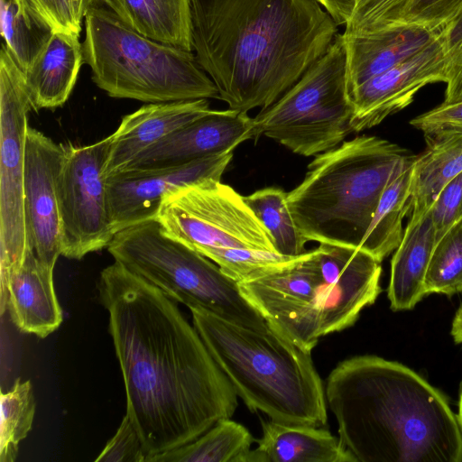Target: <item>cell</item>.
<instances>
[{
	"mask_svg": "<svg viewBox=\"0 0 462 462\" xmlns=\"http://www.w3.org/2000/svg\"><path fill=\"white\" fill-rule=\"evenodd\" d=\"M457 420L458 422V426L462 434V384L459 392V400H458V412L457 415Z\"/></svg>",
	"mask_w": 462,
	"mask_h": 462,
	"instance_id": "cell-42",
	"label": "cell"
},
{
	"mask_svg": "<svg viewBox=\"0 0 462 462\" xmlns=\"http://www.w3.org/2000/svg\"><path fill=\"white\" fill-rule=\"evenodd\" d=\"M447 81L444 52L439 38L430 46L370 79L350 93L353 132L379 125L387 116L408 106L428 84Z\"/></svg>",
	"mask_w": 462,
	"mask_h": 462,
	"instance_id": "cell-15",
	"label": "cell"
},
{
	"mask_svg": "<svg viewBox=\"0 0 462 462\" xmlns=\"http://www.w3.org/2000/svg\"><path fill=\"white\" fill-rule=\"evenodd\" d=\"M416 158L368 135L316 155L303 180L287 193L299 230L308 242L358 248L385 187Z\"/></svg>",
	"mask_w": 462,
	"mask_h": 462,
	"instance_id": "cell-6",
	"label": "cell"
},
{
	"mask_svg": "<svg viewBox=\"0 0 462 462\" xmlns=\"http://www.w3.org/2000/svg\"><path fill=\"white\" fill-rule=\"evenodd\" d=\"M28 23L52 32L79 34V27L72 14L69 0H14Z\"/></svg>",
	"mask_w": 462,
	"mask_h": 462,
	"instance_id": "cell-34",
	"label": "cell"
},
{
	"mask_svg": "<svg viewBox=\"0 0 462 462\" xmlns=\"http://www.w3.org/2000/svg\"><path fill=\"white\" fill-rule=\"evenodd\" d=\"M451 335L456 343H462V304L457 310L453 319Z\"/></svg>",
	"mask_w": 462,
	"mask_h": 462,
	"instance_id": "cell-41",
	"label": "cell"
},
{
	"mask_svg": "<svg viewBox=\"0 0 462 462\" xmlns=\"http://www.w3.org/2000/svg\"><path fill=\"white\" fill-rule=\"evenodd\" d=\"M410 124L421 131L424 136L462 133V102L451 105L441 103L415 116Z\"/></svg>",
	"mask_w": 462,
	"mask_h": 462,
	"instance_id": "cell-37",
	"label": "cell"
},
{
	"mask_svg": "<svg viewBox=\"0 0 462 462\" xmlns=\"http://www.w3.org/2000/svg\"><path fill=\"white\" fill-rule=\"evenodd\" d=\"M98 291L146 460L233 416L237 394L177 301L116 261Z\"/></svg>",
	"mask_w": 462,
	"mask_h": 462,
	"instance_id": "cell-1",
	"label": "cell"
},
{
	"mask_svg": "<svg viewBox=\"0 0 462 462\" xmlns=\"http://www.w3.org/2000/svg\"><path fill=\"white\" fill-rule=\"evenodd\" d=\"M73 17L77 24L82 28L85 14L91 3V0H69Z\"/></svg>",
	"mask_w": 462,
	"mask_h": 462,
	"instance_id": "cell-40",
	"label": "cell"
},
{
	"mask_svg": "<svg viewBox=\"0 0 462 462\" xmlns=\"http://www.w3.org/2000/svg\"><path fill=\"white\" fill-rule=\"evenodd\" d=\"M1 34L23 72L32 65L52 32L28 23L14 0H0Z\"/></svg>",
	"mask_w": 462,
	"mask_h": 462,
	"instance_id": "cell-30",
	"label": "cell"
},
{
	"mask_svg": "<svg viewBox=\"0 0 462 462\" xmlns=\"http://www.w3.org/2000/svg\"><path fill=\"white\" fill-rule=\"evenodd\" d=\"M24 74L5 43L0 51V300L30 249L23 211L28 115Z\"/></svg>",
	"mask_w": 462,
	"mask_h": 462,
	"instance_id": "cell-11",
	"label": "cell"
},
{
	"mask_svg": "<svg viewBox=\"0 0 462 462\" xmlns=\"http://www.w3.org/2000/svg\"><path fill=\"white\" fill-rule=\"evenodd\" d=\"M427 149L413 163L411 211L430 208L441 189L462 172V133L425 136Z\"/></svg>",
	"mask_w": 462,
	"mask_h": 462,
	"instance_id": "cell-24",
	"label": "cell"
},
{
	"mask_svg": "<svg viewBox=\"0 0 462 462\" xmlns=\"http://www.w3.org/2000/svg\"><path fill=\"white\" fill-rule=\"evenodd\" d=\"M435 245L430 208L411 211L391 262L388 299L393 310H411L427 295L424 280Z\"/></svg>",
	"mask_w": 462,
	"mask_h": 462,
	"instance_id": "cell-21",
	"label": "cell"
},
{
	"mask_svg": "<svg viewBox=\"0 0 462 462\" xmlns=\"http://www.w3.org/2000/svg\"><path fill=\"white\" fill-rule=\"evenodd\" d=\"M110 135L89 145L66 144L58 177L61 255L80 260L106 248L113 231L105 167Z\"/></svg>",
	"mask_w": 462,
	"mask_h": 462,
	"instance_id": "cell-12",
	"label": "cell"
},
{
	"mask_svg": "<svg viewBox=\"0 0 462 462\" xmlns=\"http://www.w3.org/2000/svg\"><path fill=\"white\" fill-rule=\"evenodd\" d=\"M106 248L116 262L189 310L201 309L256 330L268 327L236 282L208 257L167 236L156 219L118 231Z\"/></svg>",
	"mask_w": 462,
	"mask_h": 462,
	"instance_id": "cell-8",
	"label": "cell"
},
{
	"mask_svg": "<svg viewBox=\"0 0 462 462\" xmlns=\"http://www.w3.org/2000/svg\"><path fill=\"white\" fill-rule=\"evenodd\" d=\"M441 43L447 67L446 91L442 104L462 102V8L440 26Z\"/></svg>",
	"mask_w": 462,
	"mask_h": 462,
	"instance_id": "cell-33",
	"label": "cell"
},
{
	"mask_svg": "<svg viewBox=\"0 0 462 462\" xmlns=\"http://www.w3.org/2000/svg\"><path fill=\"white\" fill-rule=\"evenodd\" d=\"M426 294L462 291V219L436 244L424 280Z\"/></svg>",
	"mask_w": 462,
	"mask_h": 462,
	"instance_id": "cell-29",
	"label": "cell"
},
{
	"mask_svg": "<svg viewBox=\"0 0 462 462\" xmlns=\"http://www.w3.org/2000/svg\"><path fill=\"white\" fill-rule=\"evenodd\" d=\"M326 399L338 437L360 462H462V434L446 396L409 367L375 356L340 362Z\"/></svg>",
	"mask_w": 462,
	"mask_h": 462,
	"instance_id": "cell-3",
	"label": "cell"
},
{
	"mask_svg": "<svg viewBox=\"0 0 462 462\" xmlns=\"http://www.w3.org/2000/svg\"><path fill=\"white\" fill-rule=\"evenodd\" d=\"M263 436L247 462H357L339 437L321 427L261 420Z\"/></svg>",
	"mask_w": 462,
	"mask_h": 462,
	"instance_id": "cell-22",
	"label": "cell"
},
{
	"mask_svg": "<svg viewBox=\"0 0 462 462\" xmlns=\"http://www.w3.org/2000/svg\"><path fill=\"white\" fill-rule=\"evenodd\" d=\"M90 5L107 8L148 38L192 51L190 0H91Z\"/></svg>",
	"mask_w": 462,
	"mask_h": 462,
	"instance_id": "cell-23",
	"label": "cell"
},
{
	"mask_svg": "<svg viewBox=\"0 0 462 462\" xmlns=\"http://www.w3.org/2000/svg\"><path fill=\"white\" fill-rule=\"evenodd\" d=\"M83 61L79 34L52 32L24 79L32 109H55L69 99Z\"/></svg>",
	"mask_w": 462,
	"mask_h": 462,
	"instance_id": "cell-20",
	"label": "cell"
},
{
	"mask_svg": "<svg viewBox=\"0 0 462 462\" xmlns=\"http://www.w3.org/2000/svg\"><path fill=\"white\" fill-rule=\"evenodd\" d=\"M413 163L385 187L358 247L380 263L398 247L402 239V219L411 209Z\"/></svg>",
	"mask_w": 462,
	"mask_h": 462,
	"instance_id": "cell-25",
	"label": "cell"
},
{
	"mask_svg": "<svg viewBox=\"0 0 462 462\" xmlns=\"http://www.w3.org/2000/svg\"><path fill=\"white\" fill-rule=\"evenodd\" d=\"M345 40L338 33L326 53L254 120V135L271 138L302 156L339 145L352 133Z\"/></svg>",
	"mask_w": 462,
	"mask_h": 462,
	"instance_id": "cell-9",
	"label": "cell"
},
{
	"mask_svg": "<svg viewBox=\"0 0 462 462\" xmlns=\"http://www.w3.org/2000/svg\"><path fill=\"white\" fill-rule=\"evenodd\" d=\"M440 27L402 22L370 34L344 35L346 86L350 93L370 79L393 68L434 42Z\"/></svg>",
	"mask_w": 462,
	"mask_h": 462,
	"instance_id": "cell-18",
	"label": "cell"
},
{
	"mask_svg": "<svg viewBox=\"0 0 462 462\" xmlns=\"http://www.w3.org/2000/svg\"><path fill=\"white\" fill-rule=\"evenodd\" d=\"M462 8V0H411L404 22L439 28Z\"/></svg>",
	"mask_w": 462,
	"mask_h": 462,
	"instance_id": "cell-38",
	"label": "cell"
},
{
	"mask_svg": "<svg viewBox=\"0 0 462 462\" xmlns=\"http://www.w3.org/2000/svg\"><path fill=\"white\" fill-rule=\"evenodd\" d=\"M35 399L29 380L18 378L12 389L0 394V462H14L19 443L32 429Z\"/></svg>",
	"mask_w": 462,
	"mask_h": 462,
	"instance_id": "cell-28",
	"label": "cell"
},
{
	"mask_svg": "<svg viewBox=\"0 0 462 462\" xmlns=\"http://www.w3.org/2000/svg\"><path fill=\"white\" fill-rule=\"evenodd\" d=\"M65 152L66 144L28 127L23 180L28 242L37 257L52 268L61 255L58 177Z\"/></svg>",
	"mask_w": 462,
	"mask_h": 462,
	"instance_id": "cell-14",
	"label": "cell"
},
{
	"mask_svg": "<svg viewBox=\"0 0 462 462\" xmlns=\"http://www.w3.org/2000/svg\"><path fill=\"white\" fill-rule=\"evenodd\" d=\"M147 454L140 436L125 414L116 433L95 459L97 462H144Z\"/></svg>",
	"mask_w": 462,
	"mask_h": 462,
	"instance_id": "cell-35",
	"label": "cell"
},
{
	"mask_svg": "<svg viewBox=\"0 0 462 462\" xmlns=\"http://www.w3.org/2000/svg\"><path fill=\"white\" fill-rule=\"evenodd\" d=\"M381 272L380 262L360 248L319 244L237 284L273 328L311 352L321 337L351 327L375 301Z\"/></svg>",
	"mask_w": 462,
	"mask_h": 462,
	"instance_id": "cell-4",
	"label": "cell"
},
{
	"mask_svg": "<svg viewBox=\"0 0 462 462\" xmlns=\"http://www.w3.org/2000/svg\"><path fill=\"white\" fill-rule=\"evenodd\" d=\"M255 440L245 426L224 419L195 440L146 462H247Z\"/></svg>",
	"mask_w": 462,
	"mask_h": 462,
	"instance_id": "cell-26",
	"label": "cell"
},
{
	"mask_svg": "<svg viewBox=\"0 0 462 462\" xmlns=\"http://www.w3.org/2000/svg\"><path fill=\"white\" fill-rule=\"evenodd\" d=\"M53 269L29 249L20 267L8 281L0 302L12 322L23 333L44 338L61 324L63 316L53 285Z\"/></svg>",
	"mask_w": 462,
	"mask_h": 462,
	"instance_id": "cell-19",
	"label": "cell"
},
{
	"mask_svg": "<svg viewBox=\"0 0 462 462\" xmlns=\"http://www.w3.org/2000/svg\"><path fill=\"white\" fill-rule=\"evenodd\" d=\"M338 25H346L352 17L356 0H316Z\"/></svg>",
	"mask_w": 462,
	"mask_h": 462,
	"instance_id": "cell-39",
	"label": "cell"
},
{
	"mask_svg": "<svg viewBox=\"0 0 462 462\" xmlns=\"http://www.w3.org/2000/svg\"><path fill=\"white\" fill-rule=\"evenodd\" d=\"M411 0H356L344 35L362 36L404 22Z\"/></svg>",
	"mask_w": 462,
	"mask_h": 462,
	"instance_id": "cell-32",
	"label": "cell"
},
{
	"mask_svg": "<svg viewBox=\"0 0 462 462\" xmlns=\"http://www.w3.org/2000/svg\"><path fill=\"white\" fill-rule=\"evenodd\" d=\"M155 219L167 236L201 254L224 248L276 252L245 198L221 180H207L168 194Z\"/></svg>",
	"mask_w": 462,
	"mask_h": 462,
	"instance_id": "cell-10",
	"label": "cell"
},
{
	"mask_svg": "<svg viewBox=\"0 0 462 462\" xmlns=\"http://www.w3.org/2000/svg\"><path fill=\"white\" fill-rule=\"evenodd\" d=\"M202 254L217 263L225 274L236 282L255 277L296 257L244 248L209 249Z\"/></svg>",
	"mask_w": 462,
	"mask_h": 462,
	"instance_id": "cell-31",
	"label": "cell"
},
{
	"mask_svg": "<svg viewBox=\"0 0 462 462\" xmlns=\"http://www.w3.org/2000/svg\"><path fill=\"white\" fill-rule=\"evenodd\" d=\"M232 158L233 151H226L183 164L124 170L108 176V208L115 235L135 224L155 219L168 194L207 180H221Z\"/></svg>",
	"mask_w": 462,
	"mask_h": 462,
	"instance_id": "cell-13",
	"label": "cell"
},
{
	"mask_svg": "<svg viewBox=\"0 0 462 462\" xmlns=\"http://www.w3.org/2000/svg\"><path fill=\"white\" fill-rule=\"evenodd\" d=\"M84 23L83 61L109 97L146 103L219 99L192 51L135 32L104 6L90 5Z\"/></svg>",
	"mask_w": 462,
	"mask_h": 462,
	"instance_id": "cell-7",
	"label": "cell"
},
{
	"mask_svg": "<svg viewBox=\"0 0 462 462\" xmlns=\"http://www.w3.org/2000/svg\"><path fill=\"white\" fill-rule=\"evenodd\" d=\"M190 311L210 355L252 411L287 425L326 424V394L310 351L269 324L256 330L201 309Z\"/></svg>",
	"mask_w": 462,
	"mask_h": 462,
	"instance_id": "cell-5",
	"label": "cell"
},
{
	"mask_svg": "<svg viewBox=\"0 0 462 462\" xmlns=\"http://www.w3.org/2000/svg\"><path fill=\"white\" fill-rule=\"evenodd\" d=\"M245 202L271 235L275 251L286 256L304 254L308 242L299 230L287 203V193L268 187L244 197Z\"/></svg>",
	"mask_w": 462,
	"mask_h": 462,
	"instance_id": "cell-27",
	"label": "cell"
},
{
	"mask_svg": "<svg viewBox=\"0 0 462 462\" xmlns=\"http://www.w3.org/2000/svg\"><path fill=\"white\" fill-rule=\"evenodd\" d=\"M206 98L149 103L125 116L110 135L105 176L123 171L139 153L178 128L209 113Z\"/></svg>",
	"mask_w": 462,
	"mask_h": 462,
	"instance_id": "cell-17",
	"label": "cell"
},
{
	"mask_svg": "<svg viewBox=\"0 0 462 462\" xmlns=\"http://www.w3.org/2000/svg\"><path fill=\"white\" fill-rule=\"evenodd\" d=\"M437 242L462 219V172L439 192L430 207Z\"/></svg>",
	"mask_w": 462,
	"mask_h": 462,
	"instance_id": "cell-36",
	"label": "cell"
},
{
	"mask_svg": "<svg viewBox=\"0 0 462 462\" xmlns=\"http://www.w3.org/2000/svg\"><path fill=\"white\" fill-rule=\"evenodd\" d=\"M253 129L254 120L247 113L213 109L148 147L124 170L179 165L234 151L240 143L254 139Z\"/></svg>",
	"mask_w": 462,
	"mask_h": 462,
	"instance_id": "cell-16",
	"label": "cell"
},
{
	"mask_svg": "<svg viewBox=\"0 0 462 462\" xmlns=\"http://www.w3.org/2000/svg\"><path fill=\"white\" fill-rule=\"evenodd\" d=\"M190 16L199 65L245 113L273 104L339 33L316 0H190Z\"/></svg>",
	"mask_w": 462,
	"mask_h": 462,
	"instance_id": "cell-2",
	"label": "cell"
}]
</instances>
